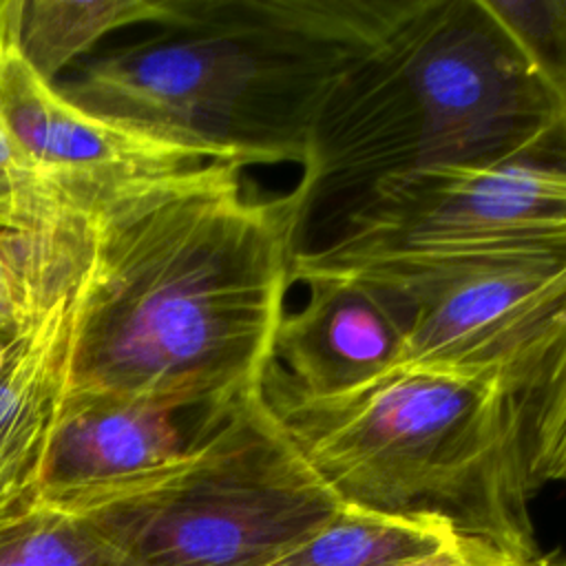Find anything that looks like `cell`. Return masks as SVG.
<instances>
[{"instance_id": "d6986e66", "label": "cell", "mask_w": 566, "mask_h": 566, "mask_svg": "<svg viewBox=\"0 0 566 566\" xmlns=\"http://www.w3.org/2000/svg\"><path fill=\"white\" fill-rule=\"evenodd\" d=\"M18 0H0V66L15 53Z\"/></svg>"}, {"instance_id": "52a82bcc", "label": "cell", "mask_w": 566, "mask_h": 566, "mask_svg": "<svg viewBox=\"0 0 566 566\" xmlns=\"http://www.w3.org/2000/svg\"><path fill=\"white\" fill-rule=\"evenodd\" d=\"M321 274L356 276L385 298L405 332L400 365L497 376L511 391L566 298V252L389 259Z\"/></svg>"}, {"instance_id": "4fadbf2b", "label": "cell", "mask_w": 566, "mask_h": 566, "mask_svg": "<svg viewBox=\"0 0 566 566\" xmlns=\"http://www.w3.org/2000/svg\"><path fill=\"white\" fill-rule=\"evenodd\" d=\"M168 0H18L15 51L44 82L62 73L113 31L164 24Z\"/></svg>"}, {"instance_id": "7c38bea8", "label": "cell", "mask_w": 566, "mask_h": 566, "mask_svg": "<svg viewBox=\"0 0 566 566\" xmlns=\"http://www.w3.org/2000/svg\"><path fill=\"white\" fill-rule=\"evenodd\" d=\"M460 542L427 520L340 506L263 566H402Z\"/></svg>"}, {"instance_id": "9c48e42d", "label": "cell", "mask_w": 566, "mask_h": 566, "mask_svg": "<svg viewBox=\"0 0 566 566\" xmlns=\"http://www.w3.org/2000/svg\"><path fill=\"white\" fill-rule=\"evenodd\" d=\"M208 416L144 398L66 394L40 506L84 517L148 491L179 467Z\"/></svg>"}, {"instance_id": "5b68a950", "label": "cell", "mask_w": 566, "mask_h": 566, "mask_svg": "<svg viewBox=\"0 0 566 566\" xmlns=\"http://www.w3.org/2000/svg\"><path fill=\"white\" fill-rule=\"evenodd\" d=\"M340 506L261 387L210 413L170 475L84 520L128 566H263Z\"/></svg>"}, {"instance_id": "30bf717a", "label": "cell", "mask_w": 566, "mask_h": 566, "mask_svg": "<svg viewBox=\"0 0 566 566\" xmlns=\"http://www.w3.org/2000/svg\"><path fill=\"white\" fill-rule=\"evenodd\" d=\"M84 292L86 276L29 327L0 332V526L40 506Z\"/></svg>"}, {"instance_id": "2e32d148", "label": "cell", "mask_w": 566, "mask_h": 566, "mask_svg": "<svg viewBox=\"0 0 566 566\" xmlns=\"http://www.w3.org/2000/svg\"><path fill=\"white\" fill-rule=\"evenodd\" d=\"M0 566H128L84 520L38 506L0 526Z\"/></svg>"}, {"instance_id": "8992f818", "label": "cell", "mask_w": 566, "mask_h": 566, "mask_svg": "<svg viewBox=\"0 0 566 566\" xmlns=\"http://www.w3.org/2000/svg\"><path fill=\"white\" fill-rule=\"evenodd\" d=\"M292 243V281L389 259L566 252V135L378 179L301 223Z\"/></svg>"}, {"instance_id": "5bb4252c", "label": "cell", "mask_w": 566, "mask_h": 566, "mask_svg": "<svg viewBox=\"0 0 566 566\" xmlns=\"http://www.w3.org/2000/svg\"><path fill=\"white\" fill-rule=\"evenodd\" d=\"M513 396L535 491L566 482V298Z\"/></svg>"}, {"instance_id": "ffe728a7", "label": "cell", "mask_w": 566, "mask_h": 566, "mask_svg": "<svg viewBox=\"0 0 566 566\" xmlns=\"http://www.w3.org/2000/svg\"><path fill=\"white\" fill-rule=\"evenodd\" d=\"M0 332H11V329H9V325H7V321H4V316H2V314H0Z\"/></svg>"}, {"instance_id": "8fae6325", "label": "cell", "mask_w": 566, "mask_h": 566, "mask_svg": "<svg viewBox=\"0 0 566 566\" xmlns=\"http://www.w3.org/2000/svg\"><path fill=\"white\" fill-rule=\"evenodd\" d=\"M305 301L279 321L270 365L305 396L352 391L405 358V332L385 298L349 274H307Z\"/></svg>"}, {"instance_id": "e0dca14e", "label": "cell", "mask_w": 566, "mask_h": 566, "mask_svg": "<svg viewBox=\"0 0 566 566\" xmlns=\"http://www.w3.org/2000/svg\"><path fill=\"white\" fill-rule=\"evenodd\" d=\"M566 122V0H482Z\"/></svg>"}, {"instance_id": "9a60e30c", "label": "cell", "mask_w": 566, "mask_h": 566, "mask_svg": "<svg viewBox=\"0 0 566 566\" xmlns=\"http://www.w3.org/2000/svg\"><path fill=\"white\" fill-rule=\"evenodd\" d=\"M0 228L77 252H95L93 228L73 214L0 117Z\"/></svg>"}, {"instance_id": "7a4b0ae2", "label": "cell", "mask_w": 566, "mask_h": 566, "mask_svg": "<svg viewBox=\"0 0 566 566\" xmlns=\"http://www.w3.org/2000/svg\"><path fill=\"white\" fill-rule=\"evenodd\" d=\"M402 0H168L146 40L53 86L139 135L245 166L303 164L323 102Z\"/></svg>"}, {"instance_id": "3957f363", "label": "cell", "mask_w": 566, "mask_h": 566, "mask_svg": "<svg viewBox=\"0 0 566 566\" xmlns=\"http://www.w3.org/2000/svg\"><path fill=\"white\" fill-rule=\"evenodd\" d=\"M562 135L566 122L482 0H402L318 111L285 195L294 232L378 179L497 161Z\"/></svg>"}, {"instance_id": "277c9868", "label": "cell", "mask_w": 566, "mask_h": 566, "mask_svg": "<svg viewBox=\"0 0 566 566\" xmlns=\"http://www.w3.org/2000/svg\"><path fill=\"white\" fill-rule=\"evenodd\" d=\"M263 396L343 506L442 524L515 559L539 555L522 424L486 374L398 365L336 396H305L270 365Z\"/></svg>"}, {"instance_id": "ac0fdd59", "label": "cell", "mask_w": 566, "mask_h": 566, "mask_svg": "<svg viewBox=\"0 0 566 566\" xmlns=\"http://www.w3.org/2000/svg\"><path fill=\"white\" fill-rule=\"evenodd\" d=\"M402 566H566V559L542 557V555L533 559H515L493 548L460 539L436 555H429L424 559H416Z\"/></svg>"}, {"instance_id": "6da1fadb", "label": "cell", "mask_w": 566, "mask_h": 566, "mask_svg": "<svg viewBox=\"0 0 566 566\" xmlns=\"http://www.w3.org/2000/svg\"><path fill=\"white\" fill-rule=\"evenodd\" d=\"M287 197L243 168L142 203L95 234L69 396L144 398L208 416L263 387L292 263Z\"/></svg>"}, {"instance_id": "ba28073f", "label": "cell", "mask_w": 566, "mask_h": 566, "mask_svg": "<svg viewBox=\"0 0 566 566\" xmlns=\"http://www.w3.org/2000/svg\"><path fill=\"white\" fill-rule=\"evenodd\" d=\"M0 117L66 208L95 234L115 217L230 164L75 106L18 51L0 66Z\"/></svg>"}]
</instances>
